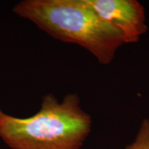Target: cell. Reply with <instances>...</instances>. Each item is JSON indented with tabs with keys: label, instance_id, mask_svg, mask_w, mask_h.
Instances as JSON below:
<instances>
[{
	"label": "cell",
	"instance_id": "obj_1",
	"mask_svg": "<svg viewBox=\"0 0 149 149\" xmlns=\"http://www.w3.org/2000/svg\"><path fill=\"white\" fill-rule=\"evenodd\" d=\"M13 10L56 40L85 48L100 64H111L124 44L122 34L86 0H23Z\"/></svg>",
	"mask_w": 149,
	"mask_h": 149
},
{
	"label": "cell",
	"instance_id": "obj_2",
	"mask_svg": "<svg viewBox=\"0 0 149 149\" xmlns=\"http://www.w3.org/2000/svg\"><path fill=\"white\" fill-rule=\"evenodd\" d=\"M91 128L92 118L77 93L66 95L61 102L48 94L33 116L5 114L0 137L11 149H81Z\"/></svg>",
	"mask_w": 149,
	"mask_h": 149
},
{
	"label": "cell",
	"instance_id": "obj_3",
	"mask_svg": "<svg viewBox=\"0 0 149 149\" xmlns=\"http://www.w3.org/2000/svg\"><path fill=\"white\" fill-rule=\"evenodd\" d=\"M97 15L122 34L124 44L138 42L148 31L144 6L137 0H86Z\"/></svg>",
	"mask_w": 149,
	"mask_h": 149
},
{
	"label": "cell",
	"instance_id": "obj_4",
	"mask_svg": "<svg viewBox=\"0 0 149 149\" xmlns=\"http://www.w3.org/2000/svg\"><path fill=\"white\" fill-rule=\"evenodd\" d=\"M125 149H149V119L141 121L134 141Z\"/></svg>",
	"mask_w": 149,
	"mask_h": 149
},
{
	"label": "cell",
	"instance_id": "obj_5",
	"mask_svg": "<svg viewBox=\"0 0 149 149\" xmlns=\"http://www.w3.org/2000/svg\"><path fill=\"white\" fill-rule=\"evenodd\" d=\"M6 113H3V112L1 111V108H0V126H1V122H2L3 121V117H4Z\"/></svg>",
	"mask_w": 149,
	"mask_h": 149
}]
</instances>
